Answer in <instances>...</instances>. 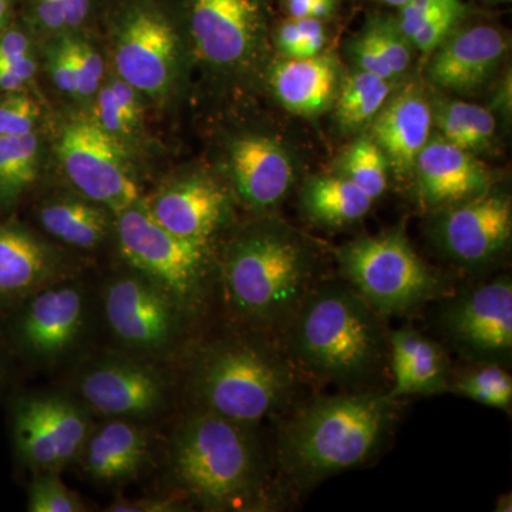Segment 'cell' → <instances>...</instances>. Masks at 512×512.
<instances>
[{
	"mask_svg": "<svg viewBox=\"0 0 512 512\" xmlns=\"http://www.w3.org/2000/svg\"><path fill=\"white\" fill-rule=\"evenodd\" d=\"M396 399L389 393L318 397L278 433L276 458L286 483L303 491L376 456L392 433Z\"/></svg>",
	"mask_w": 512,
	"mask_h": 512,
	"instance_id": "6da1fadb",
	"label": "cell"
},
{
	"mask_svg": "<svg viewBox=\"0 0 512 512\" xmlns=\"http://www.w3.org/2000/svg\"><path fill=\"white\" fill-rule=\"evenodd\" d=\"M175 487L205 511H256L265 504L268 471L254 426L194 409L167 444Z\"/></svg>",
	"mask_w": 512,
	"mask_h": 512,
	"instance_id": "7a4b0ae2",
	"label": "cell"
},
{
	"mask_svg": "<svg viewBox=\"0 0 512 512\" xmlns=\"http://www.w3.org/2000/svg\"><path fill=\"white\" fill-rule=\"evenodd\" d=\"M282 333L293 366L350 389L382 370L389 349L382 316L352 286L312 288Z\"/></svg>",
	"mask_w": 512,
	"mask_h": 512,
	"instance_id": "3957f363",
	"label": "cell"
},
{
	"mask_svg": "<svg viewBox=\"0 0 512 512\" xmlns=\"http://www.w3.org/2000/svg\"><path fill=\"white\" fill-rule=\"evenodd\" d=\"M313 259L301 239L272 222L249 225L225 248L221 281L229 315L249 332H284L311 292Z\"/></svg>",
	"mask_w": 512,
	"mask_h": 512,
	"instance_id": "277c9868",
	"label": "cell"
},
{
	"mask_svg": "<svg viewBox=\"0 0 512 512\" xmlns=\"http://www.w3.org/2000/svg\"><path fill=\"white\" fill-rule=\"evenodd\" d=\"M261 336L248 330L198 349L188 376L195 409L248 426L284 412L295 393V366Z\"/></svg>",
	"mask_w": 512,
	"mask_h": 512,
	"instance_id": "5b68a950",
	"label": "cell"
},
{
	"mask_svg": "<svg viewBox=\"0 0 512 512\" xmlns=\"http://www.w3.org/2000/svg\"><path fill=\"white\" fill-rule=\"evenodd\" d=\"M110 69L147 103L173 99L188 43L178 0H106L100 18Z\"/></svg>",
	"mask_w": 512,
	"mask_h": 512,
	"instance_id": "8992f818",
	"label": "cell"
},
{
	"mask_svg": "<svg viewBox=\"0 0 512 512\" xmlns=\"http://www.w3.org/2000/svg\"><path fill=\"white\" fill-rule=\"evenodd\" d=\"M114 242L123 264L167 289L191 319L197 318L211 291V244L192 241L161 227L144 197L116 214Z\"/></svg>",
	"mask_w": 512,
	"mask_h": 512,
	"instance_id": "52a82bcc",
	"label": "cell"
},
{
	"mask_svg": "<svg viewBox=\"0 0 512 512\" xmlns=\"http://www.w3.org/2000/svg\"><path fill=\"white\" fill-rule=\"evenodd\" d=\"M100 309L116 350L158 365L177 355L192 320L167 289L126 265L101 285Z\"/></svg>",
	"mask_w": 512,
	"mask_h": 512,
	"instance_id": "ba28073f",
	"label": "cell"
},
{
	"mask_svg": "<svg viewBox=\"0 0 512 512\" xmlns=\"http://www.w3.org/2000/svg\"><path fill=\"white\" fill-rule=\"evenodd\" d=\"M343 275L380 316L404 315L443 291L402 232L359 238L339 251Z\"/></svg>",
	"mask_w": 512,
	"mask_h": 512,
	"instance_id": "9c48e42d",
	"label": "cell"
},
{
	"mask_svg": "<svg viewBox=\"0 0 512 512\" xmlns=\"http://www.w3.org/2000/svg\"><path fill=\"white\" fill-rule=\"evenodd\" d=\"M12 312L13 345L33 365L46 369L79 356L93 328L92 293L80 276L40 289Z\"/></svg>",
	"mask_w": 512,
	"mask_h": 512,
	"instance_id": "30bf717a",
	"label": "cell"
},
{
	"mask_svg": "<svg viewBox=\"0 0 512 512\" xmlns=\"http://www.w3.org/2000/svg\"><path fill=\"white\" fill-rule=\"evenodd\" d=\"M53 151L69 190L114 214L143 198L131 150L94 123L89 114L64 121Z\"/></svg>",
	"mask_w": 512,
	"mask_h": 512,
	"instance_id": "8fae6325",
	"label": "cell"
},
{
	"mask_svg": "<svg viewBox=\"0 0 512 512\" xmlns=\"http://www.w3.org/2000/svg\"><path fill=\"white\" fill-rule=\"evenodd\" d=\"M94 424L92 410L67 390L25 393L13 402L16 454L33 474L76 464Z\"/></svg>",
	"mask_w": 512,
	"mask_h": 512,
	"instance_id": "7c38bea8",
	"label": "cell"
},
{
	"mask_svg": "<svg viewBox=\"0 0 512 512\" xmlns=\"http://www.w3.org/2000/svg\"><path fill=\"white\" fill-rule=\"evenodd\" d=\"M73 392L94 416L146 423L168 409L173 387L158 363L111 350L82 363Z\"/></svg>",
	"mask_w": 512,
	"mask_h": 512,
	"instance_id": "4fadbf2b",
	"label": "cell"
},
{
	"mask_svg": "<svg viewBox=\"0 0 512 512\" xmlns=\"http://www.w3.org/2000/svg\"><path fill=\"white\" fill-rule=\"evenodd\" d=\"M437 325L444 338L476 365L507 367L512 359V282L508 276L451 296Z\"/></svg>",
	"mask_w": 512,
	"mask_h": 512,
	"instance_id": "5bb4252c",
	"label": "cell"
},
{
	"mask_svg": "<svg viewBox=\"0 0 512 512\" xmlns=\"http://www.w3.org/2000/svg\"><path fill=\"white\" fill-rule=\"evenodd\" d=\"M188 43L202 63L237 73L251 66L264 42L265 0H178Z\"/></svg>",
	"mask_w": 512,
	"mask_h": 512,
	"instance_id": "9a60e30c",
	"label": "cell"
},
{
	"mask_svg": "<svg viewBox=\"0 0 512 512\" xmlns=\"http://www.w3.org/2000/svg\"><path fill=\"white\" fill-rule=\"evenodd\" d=\"M434 239L456 264L477 268L494 261L511 242L512 205L507 195L484 194L444 207Z\"/></svg>",
	"mask_w": 512,
	"mask_h": 512,
	"instance_id": "2e32d148",
	"label": "cell"
},
{
	"mask_svg": "<svg viewBox=\"0 0 512 512\" xmlns=\"http://www.w3.org/2000/svg\"><path fill=\"white\" fill-rule=\"evenodd\" d=\"M80 275L69 249L16 221H0V313L13 311L30 295Z\"/></svg>",
	"mask_w": 512,
	"mask_h": 512,
	"instance_id": "e0dca14e",
	"label": "cell"
},
{
	"mask_svg": "<svg viewBox=\"0 0 512 512\" xmlns=\"http://www.w3.org/2000/svg\"><path fill=\"white\" fill-rule=\"evenodd\" d=\"M144 202L151 217L171 234L205 244H211L231 212L227 190L202 173L175 175Z\"/></svg>",
	"mask_w": 512,
	"mask_h": 512,
	"instance_id": "ac0fdd59",
	"label": "cell"
},
{
	"mask_svg": "<svg viewBox=\"0 0 512 512\" xmlns=\"http://www.w3.org/2000/svg\"><path fill=\"white\" fill-rule=\"evenodd\" d=\"M153 458V434L144 423L104 419L94 424L76 464L93 483L119 487L143 476Z\"/></svg>",
	"mask_w": 512,
	"mask_h": 512,
	"instance_id": "d6986e66",
	"label": "cell"
},
{
	"mask_svg": "<svg viewBox=\"0 0 512 512\" xmlns=\"http://www.w3.org/2000/svg\"><path fill=\"white\" fill-rule=\"evenodd\" d=\"M229 180L242 202L266 211L284 200L292 187L293 165L285 148L264 134H241L227 150Z\"/></svg>",
	"mask_w": 512,
	"mask_h": 512,
	"instance_id": "ffe728a7",
	"label": "cell"
},
{
	"mask_svg": "<svg viewBox=\"0 0 512 512\" xmlns=\"http://www.w3.org/2000/svg\"><path fill=\"white\" fill-rule=\"evenodd\" d=\"M430 67L437 86L456 93H473L484 86L508 50L507 36L493 26H476L448 36Z\"/></svg>",
	"mask_w": 512,
	"mask_h": 512,
	"instance_id": "44dd1931",
	"label": "cell"
},
{
	"mask_svg": "<svg viewBox=\"0 0 512 512\" xmlns=\"http://www.w3.org/2000/svg\"><path fill=\"white\" fill-rule=\"evenodd\" d=\"M421 195L427 204L448 207L488 191L490 175L470 151L448 143L443 137L430 141L420 151L416 165Z\"/></svg>",
	"mask_w": 512,
	"mask_h": 512,
	"instance_id": "7402d4cb",
	"label": "cell"
},
{
	"mask_svg": "<svg viewBox=\"0 0 512 512\" xmlns=\"http://www.w3.org/2000/svg\"><path fill=\"white\" fill-rule=\"evenodd\" d=\"M370 124V138L383 151L394 173H412L420 151L429 143L433 124V114L424 97L416 90H404L387 100Z\"/></svg>",
	"mask_w": 512,
	"mask_h": 512,
	"instance_id": "603a6c76",
	"label": "cell"
},
{
	"mask_svg": "<svg viewBox=\"0 0 512 512\" xmlns=\"http://www.w3.org/2000/svg\"><path fill=\"white\" fill-rule=\"evenodd\" d=\"M35 214L46 237L66 249L97 251L113 239L116 214L70 190L47 195Z\"/></svg>",
	"mask_w": 512,
	"mask_h": 512,
	"instance_id": "cb8c5ba5",
	"label": "cell"
},
{
	"mask_svg": "<svg viewBox=\"0 0 512 512\" xmlns=\"http://www.w3.org/2000/svg\"><path fill=\"white\" fill-rule=\"evenodd\" d=\"M339 63L335 56L320 53L308 59H286L272 69V93L286 110L315 117L335 103L340 87Z\"/></svg>",
	"mask_w": 512,
	"mask_h": 512,
	"instance_id": "d4e9b609",
	"label": "cell"
},
{
	"mask_svg": "<svg viewBox=\"0 0 512 512\" xmlns=\"http://www.w3.org/2000/svg\"><path fill=\"white\" fill-rule=\"evenodd\" d=\"M45 146L37 131L0 136V212L12 211L32 191L43 170Z\"/></svg>",
	"mask_w": 512,
	"mask_h": 512,
	"instance_id": "484cf974",
	"label": "cell"
},
{
	"mask_svg": "<svg viewBox=\"0 0 512 512\" xmlns=\"http://www.w3.org/2000/svg\"><path fill=\"white\" fill-rule=\"evenodd\" d=\"M372 205V198L343 175L313 178L302 194L303 211L312 221L326 227L360 221Z\"/></svg>",
	"mask_w": 512,
	"mask_h": 512,
	"instance_id": "4316f807",
	"label": "cell"
},
{
	"mask_svg": "<svg viewBox=\"0 0 512 512\" xmlns=\"http://www.w3.org/2000/svg\"><path fill=\"white\" fill-rule=\"evenodd\" d=\"M106 0H18L20 18L37 42L99 25Z\"/></svg>",
	"mask_w": 512,
	"mask_h": 512,
	"instance_id": "83f0119b",
	"label": "cell"
},
{
	"mask_svg": "<svg viewBox=\"0 0 512 512\" xmlns=\"http://www.w3.org/2000/svg\"><path fill=\"white\" fill-rule=\"evenodd\" d=\"M390 80L365 70H357L339 87L336 117L340 126L355 130L372 123L384 103L389 100Z\"/></svg>",
	"mask_w": 512,
	"mask_h": 512,
	"instance_id": "f1b7e54d",
	"label": "cell"
},
{
	"mask_svg": "<svg viewBox=\"0 0 512 512\" xmlns=\"http://www.w3.org/2000/svg\"><path fill=\"white\" fill-rule=\"evenodd\" d=\"M439 127L444 140L471 153L490 143L495 120L490 111L477 104L450 101L440 111Z\"/></svg>",
	"mask_w": 512,
	"mask_h": 512,
	"instance_id": "f546056e",
	"label": "cell"
},
{
	"mask_svg": "<svg viewBox=\"0 0 512 512\" xmlns=\"http://www.w3.org/2000/svg\"><path fill=\"white\" fill-rule=\"evenodd\" d=\"M387 164L383 151L370 137H362L346 151L342 175L372 198L382 197L387 188Z\"/></svg>",
	"mask_w": 512,
	"mask_h": 512,
	"instance_id": "4dcf8cb0",
	"label": "cell"
},
{
	"mask_svg": "<svg viewBox=\"0 0 512 512\" xmlns=\"http://www.w3.org/2000/svg\"><path fill=\"white\" fill-rule=\"evenodd\" d=\"M448 360L444 350L433 340L417 335L410 363L409 376L402 396L437 394L447 389Z\"/></svg>",
	"mask_w": 512,
	"mask_h": 512,
	"instance_id": "1f68e13d",
	"label": "cell"
},
{
	"mask_svg": "<svg viewBox=\"0 0 512 512\" xmlns=\"http://www.w3.org/2000/svg\"><path fill=\"white\" fill-rule=\"evenodd\" d=\"M90 32L67 33L66 42L79 82L77 103H92L107 73L106 56Z\"/></svg>",
	"mask_w": 512,
	"mask_h": 512,
	"instance_id": "d6a6232c",
	"label": "cell"
},
{
	"mask_svg": "<svg viewBox=\"0 0 512 512\" xmlns=\"http://www.w3.org/2000/svg\"><path fill=\"white\" fill-rule=\"evenodd\" d=\"M454 390L484 406L511 409L512 377L504 366L478 365V369L457 380Z\"/></svg>",
	"mask_w": 512,
	"mask_h": 512,
	"instance_id": "836d02e7",
	"label": "cell"
},
{
	"mask_svg": "<svg viewBox=\"0 0 512 512\" xmlns=\"http://www.w3.org/2000/svg\"><path fill=\"white\" fill-rule=\"evenodd\" d=\"M328 42L320 19L288 18L275 30V43L286 59H308L322 53Z\"/></svg>",
	"mask_w": 512,
	"mask_h": 512,
	"instance_id": "e575fe53",
	"label": "cell"
},
{
	"mask_svg": "<svg viewBox=\"0 0 512 512\" xmlns=\"http://www.w3.org/2000/svg\"><path fill=\"white\" fill-rule=\"evenodd\" d=\"M30 512H84L86 504L70 490L56 471L35 473L28 491Z\"/></svg>",
	"mask_w": 512,
	"mask_h": 512,
	"instance_id": "d590c367",
	"label": "cell"
},
{
	"mask_svg": "<svg viewBox=\"0 0 512 512\" xmlns=\"http://www.w3.org/2000/svg\"><path fill=\"white\" fill-rule=\"evenodd\" d=\"M363 33L394 77L406 72L412 62V45L397 28L396 20H372Z\"/></svg>",
	"mask_w": 512,
	"mask_h": 512,
	"instance_id": "8d00e7d4",
	"label": "cell"
},
{
	"mask_svg": "<svg viewBox=\"0 0 512 512\" xmlns=\"http://www.w3.org/2000/svg\"><path fill=\"white\" fill-rule=\"evenodd\" d=\"M42 120V106L28 90L5 93L0 99V136L33 133Z\"/></svg>",
	"mask_w": 512,
	"mask_h": 512,
	"instance_id": "74e56055",
	"label": "cell"
},
{
	"mask_svg": "<svg viewBox=\"0 0 512 512\" xmlns=\"http://www.w3.org/2000/svg\"><path fill=\"white\" fill-rule=\"evenodd\" d=\"M40 45L43 46V67L53 89L66 99L77 101L79 82L67 47L66 36L60 35L43 40Z\"/></svg>",
	"mask_w": 512,
	"mask_h": 512,
	"instance_id": "f35d334b",
	"label": "cell"
},
{
	"mask_svg": "<svg viewBox=\"0 0 512 512\" xmlns=\"http://www.w3.org/2000/svg\"><path fill=\"white\" fill-rule=\"evenodd\" d=\"M464 15H466V6L460 0L456 5L443 10L439 15L434 16L430 22H427L423 28L417 30L410 37V45L419 49L424 55H429L453 33L454 28Z\"/></svg>",
	"mask_w": 512,
	"mask_h": 512,
	"instance_id": "ab89813d",
	"label": "cell"
},
{
	"mask_svg": "<svg viewBox=\"0 0 512 512\" xmlns=\"http://www.w3.org/2000/svg\"><path fill=\"white\" fill-rule=\"evenodd\" d=\"M460 0H409L399 8L396 19L397 28L410 40L420 28L430 22L440 12L456 5Z\"/></svg>",
	"mask_w": 512,
	"mask_h": 512,
	"instance_id": "60d3db41",
	"label": "cell"
},
{
	"mask_svg": "<svg viewBox=\"0 0 512 512\" xmlns=\"http://www.w3.org/2000/svg\"><path fill=\"white\" fill-rule=\"evenodd\" d=\"M37 40L26 26L9 25L0 32V66L15 63L25 57L35 55Z\"/></svg>",
	"mask_w": 512,
	"mask_h": 512,
	"instance_id": "b9f144b4",
	"label": "cell"
},
{
	"mask_svg": "<svg viewBox=\"0 0 512 512\" xmlns=\"http://www.w3.org/2000/svg\"><path fill=\"white\" fill-rule=\"evenodd\" d=\"M187 504L180 498L168 497V495H154L144 498H124L117 495L113 503L106 508L107 512H181L188 511Z\"/></svg>",
	"mask_w": 512,
	"mask_h": 512,
	"instance_id": "7bdbcfd3",
	"label": "cell"
},
{
	"mask_svg": "<svg viewBox=\"0 0 512 512\" xmlns=\"http://www.w3.org/2000/svg\"><path fill=\"white\" fill-rule=\"evenodd\" d=\"M37 72H39V59L36 55L0 66V92L10 93L28 89Z\"/></svg>",
	"mask_w": 512,
	"mask_h": 512,
	"instance_id": "ee69618b",
	"label": "cell"
},
{
	"mask_svg": "<svg viewBox=\"0 0 512 512\" xmlns=\"http://www.w3.org/2000/svg\"><path fill=\"white\" fill-rule=\"evenodd\" d=\"M352 53L356 63L359 64L360 70L376 74V76L390 80V82L396 79L392 70L389 69V66L380 59L376 50L370 45L369 39H367L365 33H360V36L357 37L355 43H353Z\"/></svg>",
	"mask_w": 512,
	"mask_h": 512,
	"instance_id": "f6af8a7d",
	"label": "cell"
},
{
	"mask_svg": "<svg viewBox=\"0 0 512 512\" xmlns=\"http://www.w3.org/2000/svg\"><path fill=\"white\" fill-rule=\"evenodd\" d=\"M289 18L325 20L335 12L338 0H282Z\"/></svg>",
	"mask_w": 512,
	"mask_h": 512,
	"instance_id": "bcb514c9",
	"label": "cell"
},
{
	"mask_svg": "<svg viewBox=\"0 0 512 512\" xmlns=\"http://www.w3.org/2000/svg\"><path fill=\"white\" fill-rule=\"evenodd\" d=\"M18 0H0V32L12 25Z\"/></svg>",
	"mask_w": 512,
	"mask_h": 512,
	"instance_id": "7dc6e473",
	"label": "cell"
},
{
	"mask_svg": "<svg viewBox=\"0 0 512 512\" xmlns=\"http://www.w3.org/2000/svg\"><path fill=\"white\" fill-rule=\"evenodd\" d=\"M495 511H497V512H511L512 511L511 494H504L503 497L498 498L497 503H495Z\"/></svg>",
	"mask_w": 512,
	"mask_h": 512,
	"instance_id": "c3c4849f",
	"label": "cell"
},
{
	"mask_svg": "<svg viewBox=\"0 0 512 512\" xmlns=\"http://www.w3.org/2000/svg\"><path fill=\"white\" fill-rule=\"evenodd\" d=\"M375 2L383 3V5L394 6V8H400L404 3L409 2V0H375Z\"/></svg>",
	"mask_w": 512,
	"mask_h": 512,
	"instance_id": "681fc988",
	"label": "cell"
},
{
	"mask_svg": "<svg viewBox=\"0 0 512 512\" xmlns=\"http://www.w3.org/2000/svg\"><path fill=\"white\" fill-rule=\"evenodd\" d=\"M3 373H5V370H3L2 362H0V383L3 380Z\"/></svg>",
	"mask_w": 512,
	"mask_h": 512,
	"instance_id": "f907efd6",
	"label": "cell"
},
{
	"mask_svg": "<svg viewBox=\"0 0 512 512\" xmlns=\"http://www.w3.org/2000/svg\"><path fill=\"white\" fill-rule=\"evenodd\" d=\"M500 2H511V0H500Z\"/></svg>",
	"mask_w": 512,
	"mask_h": 512,
	"instance_id": "816d5d0a",
	"label": "cell"
}]
</instances>
